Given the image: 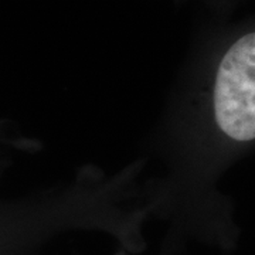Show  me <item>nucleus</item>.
Masks as SVG:
<instances>
[{"label":"nucleus","mask_w":255,"mask_h":255,"mask_svg":"<svg viewBox=\"0 0 255 255\" xmlns=\"http://www.w3.org/2000/svg\"><path fill=\"white\" fill-rule=\"evenodd\" d=\"M255 140V31L216 47L196 67L169 128L173 179L210 182Z\"/></svg>","instance_id":"1"}]
</instances>
